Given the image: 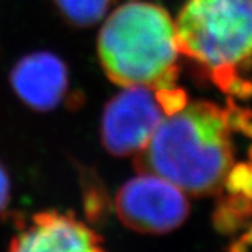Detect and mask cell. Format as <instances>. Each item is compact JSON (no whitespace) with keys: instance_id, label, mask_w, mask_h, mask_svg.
Instances as JSON below:
<instances>
[{"instance_id":"obj_1","label":"cell","mask_w":252,"mask_h":252,"mask_svg":"<svg viewBox=\"0 0 252 252\" xmlns=\"http://www.w3.org/2000/svg\"><path fill=\"white\" fill-rule=\"evenodd\" d=\"M234 129L233 112L209 101H187L136 154V170L170 181L188 195L217 193L234 170Z\"/></svg>"},{"instance_id":"obj_8","label":"cell","mask_w":252,"mask_h":252,"mask_svg":"<svg viewBox=\"0 0 252 252\" xmlns=\"http://www.w3.org/2000/svg\"><path fill=\"white\" fill-rule=\"evenodd\" d=\"M56 10L76 27H91L107 17L114 0H52Z\"/></svg>"},{"instance_id":"obj_4","label":"cell","mask_w":252,"mask_h":252,"mask_svg":"<svg viewBox=\"0 0 252 252\" xmlns=\"http://www.w3.org/2000/svg\"><path fill=\"white\" fill-rule=\"evenodd\" d=\"M122 89L104 107L101 143L111 156L135 157L150 142L162 119L187 104V95L175 86Z\"/></svg>"},{"instance_id":"obj_2","label":"cell","mask_w":252,"mask_h":252,"mask_svg":"<svg viewBox=\"0 0 252 252\" xmlns=\"http://www.w3.org/2000/svg\"><path fill=\"white\" fill-rule=\"evenodd\" d=\"M101 67L121 87L170 89L178 77L175 21L150 1L130 0L109 11L97 39Z\"/></svg>"},{"instance_id":"obj_3","label":"cell","mask_w":252,"mask_h":252,"mask_svg":"<svg viewBox=\"0 0 252 252\" xmlns=\"http://www.w3.org/2000/svg\"><path fill=\"white\" fill-rule=\"evenodd\" d=\"M181 55L200 64L221 91L245 97L252 63V0H187L175 21Z\"/></svg>"},{"instance_id":"obj_6","label":"cell","mask_w":252,"mask_h":252,"mask_svg":"<svg viewBox=\"0 0 252 252\" xmlns=\"http://www.w3.org/2000/svg\"><path fill=\"white\" fill-rule=\"evenodd\" d=\"M7 252H107L102 238L70 212L42 210L21 220Z\"/></svg>"},{"instance_id":"obj_9","label":"cell","mask_w":252,"mask_h":252,"mask_svg":"<svg viewBox=\"0 0 252 252\" xmlns=\"http://www.w3.org/2000/svg\"><path fill=\"white\" fill-rule=\"evenodd\" d=\"M11 199V181L6 167L0 162V215L7 209Z\"/></svg>"},{"instance_id":"obj_5","label":"cell","mask_w":252,"mask_h":252,"mask_svg":"<svg viewBox=\"0 0 252 252\" xmlns=\"http://www.w3.org/2000/svg\"><path fill=\"white\" fill-rule=\"evenodd\" d=\"M115 212L121 223L136 233L160 235L184 224L190 206L187 193L172 182L137 172L118 189Z\"/></svg>"},{"instance_id":"obj_7","label":"cell","mask_w":252,"mask_h":252,"mask_svg":"<svg viewBox=\"0 0 252 252\" xmlns=\"http://www.w3.org/2000/svg\"><path fill=\"white\" fill-rule=\"evenodd\" d=\"M14 94L28 108L49 112L61 105L69 90V69L62 58L39 51L23 56L10 72Z\"/></svg>"}]
</instances>
